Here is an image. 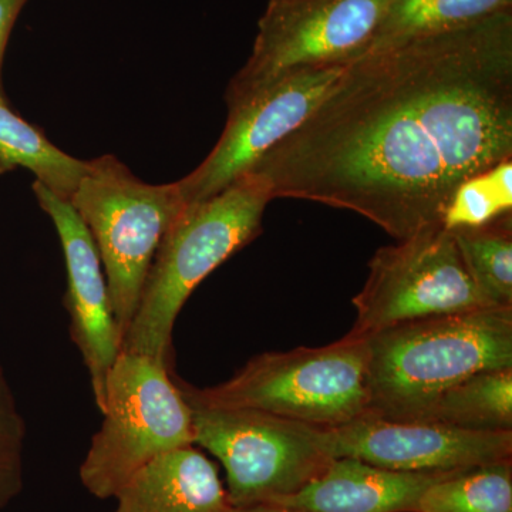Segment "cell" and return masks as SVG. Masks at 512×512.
<instances>
[{"label": "cell", "instance_id": "14", "mask_svg": "<svg viewBox=\"0 0 512 512\" xmlns=\"http://www.w3.org/2000/svg\"><path fill=\"white\" fill-rule=\"evenodd\" d=\"M113 512H229L218 468L195 446L177 448L137 471L114 495Z\"/></svg>", "mask_w": 512, "mask_h": 512}, {"label": "cell", "instance_id": "16", "mask_svg": "<svg viewBox=\"0 0 512 512\" xmlns=\"http://www.w3.org/2000/svg\"><path fill=\"white\" fill-rule=\"evenodd\" d=\"M416 420L471 431H512V367L480 372L454 384Z\"/></svg>", "mask_w": 512, "mask_h": 512}, {"label": "cell", "instance_id": "4", "mask_svg": "<svg viewBox=\"0 0 512 512\" xmlns=\"http://www.w3.org/2000/svg\"><path fill=\"white\" fill-rule=\"evenodd\" d=\"M366 339L254 356L227 382L200 387L174 373L190 407L249 409L333 429L372 416Z\"/></svg>", "mask_w": 512, "mask_h": 512}, {"label": "cell", "instance_id": "2", "mask_svg": "<svg viewBox=\"0 0 512 512\" xmlns=\"http://www.w3.org/2000/svg\"><path fill=\"white\" fill-rule=\"evenodd\" d=\"M271 185L249 171L207 200L188 205L161 241L121 352L174 369L175 322L194 289L262 232Z\"/></svg>", "mask_w": 512, "mask_h": 512}, {"label": "cell", "instance_id": "15", "mask_svg": "<svg viewBox=\"0 0 512 512\" xmlns=\"http://www.w3.org/2000/svg\"><path fill=\"white\" fill-rule=\"evenodd\" d=\"M18 168L30 171L37 183L69 201L86 160L64 153L40 128L10 109L6 97H0V175Z\"/></svg>", "mask_w": 512, "mask_h": 512}, {"label": "cell", "instance_id": "6", "mask_svg": "<svg viewBox=\"0 0 512 512\" xmlns=\"http://www.w3.org/2000/svg\"><path fill=\"white\" fill-rule=\"evenodd\" d=\"M104 419L80 466L93 497L113 498L156 458L195 446L190 404L160 360L121 352L111 366L101 409Z\"/></svg>", "mask_w": 512, "mask_h": 512}, {"label": "cell", "instance_id": "1", "mask_svg": "<svg viewBox=\"0 0 512 512\" xmlns=\"http://www.w3.org/2000/svg\"><path fill=\"white\" fill-rule=\"evenodd\" d=\"M508 160L512 9L367 50L251 171L274 200L353 211L402 241L443 224L464 181Z\"/></svg>", "mask_w": 512, "mask_h": 512}, {"label": "cell", "instance_id": "21", "mask_svg": "<svg viewBox=\"0 0 512 512\" xmlns=\"http://www.w3.org/2000/svg\"><path fill=\"white\" fill-rule=\"evenodd\" d=\"M28 427L0 365V511L23 490V451Z\"/></svg>", "mask_w": 512, "mask_h": 512}, {"label": "cell", "instance_id": "5", "mask_svg": "<svg viewBox=\"0 0 512 512\" xmlns=\"http://www.w3.org/2000/svg\"><path fill=\"white\" fill-rule=\"evenodd\" d=\"M69 202L99 251L124 339L157 249L188 207L180 184L144 183L123 161L106 154L86 160Z\"/></svg>", "mask_w": 512, "mask_h": 512}, {"label": "cell", "instance_id": "23", "mask_svg": "<svg viewBox=\"0 0 512 512\" xmlns=\"http://www.w3.org/2000/svg\"><path fill=\"white\" fill-rule=\"evenodd\" d=\"M229 512H309L302 508L291 507L281 503H265L248 505V507H232Z\"/></svg>", "mask_w": 512, "mask_h": 512}, {"label": "cell", "instance_id": "13", "mask_svg": "<svg viewBox=\"0 0 512 512\" xmlns=\"http://www.w3.org/2000/svg\"><path fill=\"white\" fill-rule=\"evenodd\" d=\"M451 473L396 471L333 458L318 478L279 503L309 512H417L423 494Z\"/></svg>", "mask_w": 512, "mask_h": 512}, {"label": "cell", "instance_id": "9", "mask_svg": "<svg viewBox=\"0 0 512 512\" xmlns=\"http://www.w3.org/2000/svg\"><path fill=\"white\" fill-rule=\"evenodd\" d=\"M353 305L357 315L346 335L350 339L414 320L497 308L477 288L453 232L443 224L377 249Z\"/></svg>", "mask_w": 512, "mask_h": 512}, {"label": "cell", "instance_id": "8", "mask_svg": "<svg viewBox=\"0 0 512 512\" xmlns=\"http://www.w3.org/2000/svg\"><path fill=\"white\" fill-rule=\"evenodd\" d=\"M392 0H268L248 62L229 83L228 109L286 76L365 55Z\"/></svg>", "mask_w": 512, "mask_h": 512}, {"label": "cell", "instance_id": "18", "mask_svg": "<svg viewBox=\"0 0 512 512\" xmlns=\"http://www.w3.org/2000/svg\"><path fill=\"white\" fill-rule=\"evenodd\" d=\"M450 231L471 278L488 303L512 308L511 212L487 224Z\"/></svg>", "mask_w": 512, "mask_h": 512}, {"label": "cell", "instance_id": "22", "mask_svg": "<svg viewBox=\"0 0 512 512\" xmlns=\"http://www.w3.org/2000/svg\"><path fill=\"white\" fill-rule=\"evenodd\" d=\"M28 0H0V97H6L3 86V62L10 33L18 20L19 13Z\"/></svg>", "mask_w": 512, "mask_h": 512}, {"label": "cell", "instance_id": "7", "mask_svg": "<svg viewBox=\"0 0 512 512\" xmlns=\"http://www.w3.org/2000/svg\"><path fill=\"white\" fill-rule=\"evenodd\" d=\"M191 410L195 446L224 467L232 507L279 503L318 478L333 460L322 427L258 410Z\"/></svg>", "mask_w": 512, "mask_h": 512}, {"label": "cell", "instance_id": "12", "mask_svg": "<svg viewBox=\"0 0 512 512\" xmlns=\"http://www.w3.org/2000/svg\"><path fill=\"white\" fill-rule=\"evenodd\" d=\"M37 204L49 215L67 271L66 309L70 338L79 349L90 376L94 402L103 409L107 376L121 353L123 338L116 318L106 274L96 244L72 204L57 197L45 185L33 183Z\"/></svg>", "mask_w": 512, "mask_h": 512}, {"label": "cell", "instance_id": "17", "mask_svg": "<svg viewBox=\"0 0 512 512\" xmlns=\"http://www.w3.org/2000/svg\"><path fill=\"white\" fill-rule=\"evenodd\" d=\"M512 9V0H392L370 49L436 35Z\"/></svg>", "mask_w": 512, "mask_h": 512}, {"label": "cell", "instance_id": "19", "mask_svg": "<svg viewBox=\"0 0 512 512\" xmlns=\"http://www.w3.org/2000/svg\"><path fill=\"white\" fill-rule=\"evenodd\" d=\"M417 512H512V458L453 471L423 494Z\"/></svg>", "mask_w": 512, "mask_h": 512}, {"label": "cell", "instance_id": "3", "mask_svg": "<svg viewBox=\"0 0 512 512\" xmlns=\"http://www.w3.org/2000/svg\"><path fill=\"white\" fill-rule=\"evenodd\" d=\"M372 416L416 420L444 390L512 367V308L434 316L366 338Z\"/></svg>", "mask_w": 512, "mask_h": 512}, {"label": "cell", "instance_id": "10", "mask_svg": "<svg viewBox=\"0 0 512 512\" xmlns=\"http://www.w3.org/2000/svg\"><path fill=\"white\" fill-rule=\"evenodd\" d=\"M349 64L302 70L228 109L227 126L207 158L178 181L187 205L218 194L251 171L318 109Z\"/></svg>", "mask_w": 512, "mask_h": 512}, {"label": "cell", "instance_id": "11", "mask_svg": "<svg viewBox=\"0 0 512 512\" xmlns=\"http://www.w3.org/2000/svg\"><path fill=\"white\" fill-rule=\"evenodd\" d=\"M332 458L350 457L396 471H457L512 458V431H471L376 416L322 430Z\"/></svg>", "mask_w": 512, "mask_h": 512}, {"label": "cell", "instance_id": "20", "mask_svg": "<svg viewBox=\"0 0 512 512\" xmlns=\"http://www.w3.org/2000/svg\"><path fill=\"white\" fill-rule=\"evenodd\" d=\"M512 210V160L474 175L454 192L443 225L447 229L477 227Z\"/></svg>", "mask_w": 512, "mask_h": 512}]
</instances>
